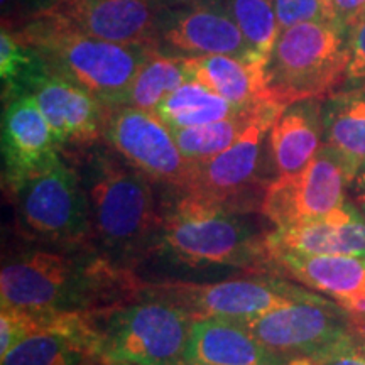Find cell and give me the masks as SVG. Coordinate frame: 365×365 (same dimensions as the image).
Returning a JSON list of instances; mask_svg holds the SVG:
<instances>
[{
  "mask_svg": "<svg viewBox=\"0 0 365 365\" xmlns=\"http://www.w3.org/2000/svg\"><path fill=\"white\" fill-rule=\"evenodd\" d=\"M145 282L93 249L34 247L4 259L2 308L100 312L139 299Z\"/></svg>",
  "mask_w": 365,
  "mask_h": 365,
  "instance_id": "1",
  "label": "cell"
},
{
  "mask_svg": "<svg viewBox=\"0 0 365 365\" xmlns=\"http://www.w3.org/2000/svg\"><path fill=\"white\" fill-rule=\"evenodd\" d=\"M73 170L88 205L91 245L97 252L127 269L158 252L164 213L149 178L118 154L93 145Z\"/></svg>",
  "mask_w": 365,
  "mask_h": 365,
  "instance_id": "2",
  "label": "cell"
},
{
  "mask_svg": "<svg viewBox=\"0 0 365 365\" xmlns=\"http://www.w3.org/2000/svg\"><path fill=\"white\" fill-rule=\"evenodd\" d=\"M163 213L159 252L182 266H228L259 274L274 271L269 234H261L244 212L180 191Z\"/></svg>",
  "mask_w": 365,
  "mask_h": 365,
  "instance_id": "3",
  "label": "cell"
},
{
  "mask_svg": "<svg viewBox=\"0 0 365 365\" xmlns=\"http://www.w3.org/2000/svg\"><path fill=\"white\" fill-rule=\"evenodd\" d=\"M16 34L38 51L48 71L78 85L108 108L125 103L137 71L156 49L90 38L59 29L38 17Z\"/></svg>",
  "mask_w": 365,
  "mask_h": 365,
  "instance_id": "4",
  "label": "cell"
},
{
  "mask_svg": "<svg viewBox=\"0 0 365 365\" xmlns=\"http://www.w3.org/2000/svg\"><path fill=\"white\" fill-rule=\"evenodd\" d=\"M349 29L335 21H309L286 27L267 61V97L293 105L330 98L345 83Z\"/></svg>",
  "mask_w": 365,
  "mask_h": 365,
  "instance_id": "5",
  "label": "cell"
},
{
  "mask_svg": "<svg viewBox=\"0 0 365 365\" xmlns=\"http://www.w3.org/2000/svg\"><path fill=\"white\" fill-rule=\"evenodd\" d=\"M103 365H180L195 319L175 304L139 298L91 312Z\"/></svg>",
  "mask_w": 365,
  "mask_h": 365,
  "instance_id": "6",
  "label": "cell"
},
{
  "mask_svg": "<svg viewBox=\"0 0 365 365\" xmlns=\"http://www.w3.org/2000/svg\"><path fill=\"white\" fill-rule=\"evenodd\" d=\"M7 191L24 239L58 249H93L83 188L76 171L61 158Z\"/></svg>",
  "mask_w": 365,
  "mask_h": 365,
  "instance_id": "7",
  "label": "cell"
},
{
  "mask_svg": "<svg viewBox=\"0 0 365 365\" xmlns=\"http://www.w3.org/2000/svg\"><path fill=\"white\" fill-rule=\"evenodd\" d=\"M284 110L286 105L274 100L257 102L249 125L230 148L207 161L196 163L193 180L185 193L237 212H247L255 205L250 196L262 203V195L254 191L267 188L262 182L264 153L269 132Z\"/></svg>",
  "mask_w": 365,
  "mask_h": 365,
  "instance_id": "8",
  "label": "cell"
},
{
  "mask_svg": "<svg viewBox=\"0 0 365 365\" xmlns=\"http://www.w3.org/2000/svg\"><path fill=\"white\" fill-rule=\"evenodd\" d=\"M312 293L313 291L301 289L281 277L255 276L208 284L181 281L145 284L139 298L175 304L193 319L225 318L247 323L272 309L307 298Z\"/></svg>",
  "mask_w": 365,
  "mask_h": 365,
  "instance_id": "9",
  "label": "cell"
},
{
  "mask_svg": "<svg viewBox=\"0 0 365 365\" xmlns=\"http://www.w3.org/2000/svg\"><path fill=\"white\" fill-rule=\"evenodd\" d=\"M103 139L153 182L185 191L193 180L196 163L181 153L173 130L154 112L127 105L108 108Z\"/></svg>",
  "mask_w": 365,
  "mask_h": 365,
  "instance_id": "10",
  "label": "cell"
},
{
  "mask_svg": "<svg viewBox=\"0 0 365 365\" xmlns=\"http://www.w3.org/2000/svg\"><path fill=\"white\" fill-rule=\"evenodd\" d=\"M352 178L344 159L323 144L304 170L269 182L261 212L276 228L319 220L349 203L346 191Z\"/></svg>",
  "mask_w": 365,
  "mask_h": 365,
  "instance_id": "11",
  "label": "cell"
},
{
  "mask_svg": "<svg viewBox=\"0 0 365 365\" xmlns=\"http://www.w3.org/2000/svg\"><path fill=\"white\" fill-rule=\"evenodd\" d=\"M244 325L264 346L287 360L309 359L355 333L352 318L339 303L314 293Z\"/></svg>",
  "mask_w": 365,
  "mask_h": 365,
  "instance_id": "12",
  "label": "cell"
},
{
  "mask_svg": "<svg viewBox=\"0 0 365 365\" xmlns=\"http://www.w3.org/2000/svg\"><path fill=\"white\" fill-rule=\"evenodd\" d=\"M161 12L158 0H61L33 17L90 38L158 48Z\"/></svg>",
  "mask_w": 365,
  "mask_h": 365,
  "instance_id": "13",
  "label": "cell"
},
{
  "mask_svg": "<svg viewBox=\"0 0 365 365\" xmlns=\"http://www.w3.org/2000/svg\"><path fill=\"white\" fill-rule=\"evenodd\" d=\"M158 49L185 58L215 54L257 58L220 0H200L188 6L163 9Z\"/></svg>",
  "mask_w": 365,
  "mask_h": 365,
  "instance_id": "14",
  "label": "cell"
},
{
  "mask_svg": "<svg viewBox=\"0 0 365 365\" xmlns=\"http://www.w3.org/2000/svg\"><path fill=\"white\" fill-rule=\"evenodd\" d=\"M27 93L38 102L58 149H86L103 135L108 107L78 85L46 70L36 76Z\"/></svg>",
  "mask_w": 365,
  "mask_h": 365,
  "instance_id": "15",
  "label": "cell"
},
{
  "mask_svg": "<svg viewBox=\"0 0 365 365\" xmlns=\"http://www.w3.org/2000/svg\"><path fill=\"white\" fill-rule=\"evenodd\" d=\"M274 271L339 303L352 318L355 331L365 325V262L357 255H309L271 250Z\"/></svg>",
  "mask_w": 365,
  "mask_h": 365,
  "instance_id": "16",
  "label": "cell"
},
{
  "mask_svg": "<svg viewBox=\"0 0 365 365\" xmlns=\"http://www.w3.org/2000/svg\"><path fill=\"white\" fill-rule=\"evenodd\" d=\"M2 158L6 190L59 158L51 127L33 95H14L4 107Z\"/></svg>",
  "mask_w": 365,
  "mask_h": 365,
  "instance_id": "17",
  "label": "cell"
},
{
  "mask_svg": "<svg viewBox=\"0 0 365 365\" xmlns=\"http://www.w3.org/2000/svg\"><path fill=\"white\" fill-rule=\"evenodd\" d=\"M242 322L200 318L191 325L182 364L190 365H284Z\"/></svg>",
  "mask_w": 365,
  "mask_h": 365,
  "instance_id": "18",
  "label": "cell"
},
{
  "mask_svg": "<svg viewBox=\"0 0 365 365\" xmlns=\"http://www.w3.org/2000/svg\"><path fill=\"white\" fill-rule=\"evenodd\" d=\"M2 365H103L91 312H68L58 330L31 336L0 357Z\"/></svg>",
  "mask_w": 365,
  "mask_h": 365,
  "instance_id": "19",
  "label": "cell"
},
{
  "mask_svg": "<svg viewBox=\"0 0 365 365\" xmlns=\"http://www.w3.org/2000/svg\"><path fill=\"white\" fill-rule=\"evenodd\" d=\"M271 250H294L309 255H365V220L352 200L339 212L319 220L274 228L267 237Z\"/></svg>",
  "mask_w": 365,
  "mask_h": 365,
  "instance_id": "20",
  "label": "cell"
},
{
  "mask_svg": "<svg viewBox=\"0 0 365 365\" xmlns=\"http://www.w3.org/2000/svg\"><path fill=\"white\" fill-rule=\"evenodd\" d=\"M323 145V103L296 102L281 113L269 132L267 150L277 176L296 175Z\"/></svg>",
  "mask_w": 365,
  "mask_h": 365,
  "instance_id": "21",
  "label": "cell"
},
{
  "mask_svg": "<svg viewBox=\"0 0 365 365\" xmlns=\"http://www.w3.org/2000/svg\"><path fill=\"white\" fill-rule=\"evenodd\" d=\"M185 63L190 80L198 81L239 107L269 98L267 61L264 59L215 54L185 58Z\"/></svg>",
  "mask_w": 365,
  "mask_h": 365,
  "instance_id": "22",
  "label": "cell"
},
{
  "mask_svg": "<svg viewBox=\"0 0 365 365\" xmlns=\"http://www.w3.org/2000/svg\"><path fill=\"white\" fill-rule=\"evenodd\" d=\"M323 144L355 176L365 166V88L341 90L323 103Z\"/></svg>",
  "mask_w": 365,
  "mask_h": 365,
  "instance_id": "23",
  "label": "cell"
},
{
  "mask_svg": "<svg viewBox=\"0 0 365 365\" xmlns=\"http://www.w3.org/2000/svg\"><path fill=\"white\" fill-rule=\"evenodd\" d=\"M244 108L245 107L228 102L227 98L220 97L198 81L188 80L178 86L170 97L159 105L156 115L170 129H182V127H196L223 120Z\"/></svg>",
  "mask_w": 365,
  "mask_h": 365,
  "instance_id": "24",
  "label": "cell"
},
{
  "mask_svg": "<svg viewBox=\"0 0 365 365\" xmlns=\"http://www.w3.org/2000/svg\"><path fill=\"white\" fill-rule=\"evenodd\" d=\"M188 80L185 58L159 51L156 48L137 71L124 105L156 113L159 105Z\"/></svg>",
  "mask_w": 365,
  "mask_h": 365,
  "instance_id": "25",
  "label": "cell"
},
{
  "mask_svg": "<svg viewBox=\"0 0 365 365\" xmlns=\"http://www.w3.org/2000/svg\"><path fill=\"white\" fill-rule=\"evenodd\" d=\"M255 105L245 107L235 115L223 118V120L210 122V124L196 127H182V129H171L176 144L181 153L195 163L207 161L230 148L239 139V135L249 125L254 115Z\"/></svg>",
  "mask_w": 365,
  "mask_h": 365,
  "instance_id": "26",
  "label": "cell"
},
{
  "mask_svg": "<svg viewBox=\"0 0 365 365\" xmlns=\"http://www.w3.org/2000/svg\"><path fill=\"white\" fill-rule=\"evenodd\" d=\"M223 4L244 34L250 51L269 61L281 33L276 0H223Z\"/></svg>",
  "mask_w": 365,
  "mask_h": 365,
  "instance_id": "27",
  "label": "cell"
},
{
  "mask_svg": "<svg viewBox=\"0 0 365 365\" xmlns=\"http://www.w3.org/2000/svg\"><path fill=\"white\" fill-rule=\"evenodd\" d=\"M48 70L43 58L36 49L22 43L19 36L7 27H2L0 33V76L4 83V95L27 93V88L36 76Z\"/></svg>",
  "mask_w": 365,
  "mask_h": 365,
  "instance_id": "28",
  "label": "cell"
},
{
  "mask_svg": "<svg viewBox=\"0 0 365 365\" xmlns=\"http://www.w3.org/2000/svg\"><path fill=\"white\" fill-rule=\"evenodd\" d=\"M276 12L281 31L301 22L333 21L331 0H276Z\"/></svg>",
  "mask_w": 365,
  "mask_h": 365,
  "instance_id": "29",
  "label": "cell"
},
{
  "mask_svg": "<svg viewBox=\"0 0 365 365\" xmlns=\"http://www.w3.org/2000/svg\"><path fill=\"white\" fill-rule=\"evenodd\" d=\"M355 88H365V12L349 29V65L341 90Z\"/></svg>",
  "mask_w": 365,
  "mask_h": 365,
  "instance_id": "30",
  "label": "cell"
},
{
  "mask_svg": "<svg viewBox=\"0 0 365 365\" xmlns=\"http://www.w3.org/2000/svg\"><path fill=\"white\" fill-rule=\"evenodd\" d=\"M309 359L313 365H365V349L354 333Z\"/></svg>",
  "mask_w": 365,
  "mask_h": 365,
  "instance_id": "31",
  "label": "cell"
},
{
  "mask_svg": "<svg viewBox=\"0 0 365 365\" xmlns=\"http://www.w3.org/2000/svg\"><path fill=\"white\" fill-rule=\"evenodd\" d=\"M365 9V0H331V17L341 27L350 26L359 19Z\"/></svg>",
  "mask_w": 365,
  "mask_h": 365,
  "instance_id": "32",
  "label": "cell"
},
{
  "mask_svg": "<svg viewBox=\"0 0 365 365\" xmlns=\"http://www.w3.org/2000/svg\"><path fill=\"white\" fill-rule=\"evenodd\" d=\"M350 195H352V203L355 208L359 210L360 215L364 217L365 220V166L360 168V170L355 173V176L350 181Z\"/></svg>",
  "mask_w": 365,
  "mask_h": 365,
  "instance_id": "33",
  "label": "cell"
},
{
  "mask_svg": "<svg viewBox=\"0 0 365 365\" xmlns=\"http://www.w3.org/2000/svg\"><path fill=\"white\" fill-rule=\"evenodd\" d=\"M21 6L27 7V0H2V14L4 19L14 16V11H21Z\"/></svg>",
  "mask_w": 365,
  "mask_h": 365,
  "instance_id": "34",
  "label": "cell"
},
{
  "mask_svg": "<svg viewBox=\"0 0 365 365\" xmlns=\"http://www.w3.org/2000/svg\"><path fill=\"white\" fill-rule=\"evenodd\" d=\"M61 2V0H27V7L31 9V12H33V16L36 14L46 11V9L53 7L54 4Z\"/></svg>",
  "mask_w": 365,
  "mask_h": 365,
  "instance_id": "35",
  "label": "cell"
},
{
  "mask_svg": "<svg viewBox=\"0 0 365 365\" xmlns=\"http://www.w3.org/2000/svg\"><path fill=\"white\" fill-rule=\"evenodd\" d=\"M200 2V0H158V4H166V7H178V6H188V4Z\"/></svg>",
  "mask_w": 365,
  "mask_h": 365,
  "instance_id": "36",
  "label": "cell"
},
{
  "mask_svg": "<svg viewBox=\"0 0 365 365\" xmlns=\"http://www.w3.org/2000/svg\"><path fill=\"white\" fill-rule=\"evenodd\" d=\"M180 365H190V364H180ZM284 365H313V364H312V359L301 357V359H291L289 362H286Z\"/></svg>",
  "mask_w": 365,
  "mask_h": 365,
  "instance_id": "37",
  "label": "cell"
},
{
  "mask_svg": "<svg viewBox=\"0 0 365 365\" xmlns=\"http://www.w3.org/2000/svg\"><path fill=\"white\" fill-rule=\"evenodd\" d=\"M355 335L359 336L360 344H362V346H364V349H365V327H362V328H360V330L355 331Z\"/></svg>",
  "mask_w": 365,
  "mask_h": 365,
  "instance_id": "38",
  "label": "cell"
},
{
  "mask_svg": "<svg viewBox=\"0 0 365 365\" xmlns=\"http://www.w3.org/2000/svg\"><path fill=\"white\" fill-rule=\"evenodd\" d=\"M362 259H364V262H365V255H364V257H362Z\"/></svg>",
  "mask_w": 365,
  "mask_h": 365,
  "instance_id": "39",
  "label": "cell"
},
{
  "mask_svg": "<svg viewBox=\"0 0 365 365\" xmlns=\"http://www.w3.org/2000/svg\"><path fill=\"white\" fill-rule=\"evenodd\" d=\"M364 327H365V325H364ZM360 328H362V327H360ZM360 328H359V330H360Z\"/></svg>",
  "mask_w": 365,
  "mask_h": 365,
  "instance_id": "40",
  "label": "cell"
},
{
  "mask_svg": "<svg viewBox=\"0 0 365 365\" xmlns=\"http://www.w3.org/2000/svg\"><path fill=\"white\" fill-rule=\"evenodd\" d=\"M364 12H365V9H364ZM364 12H362V14H364Z\"/></svg>",
  "mask_w": 365,
  "mask_h": 365,
  "instance_id": "41",
  "label": "cell"
}]
</instances>
